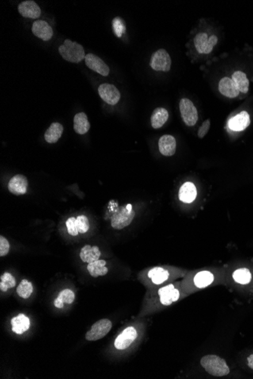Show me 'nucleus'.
<instances>
[{
    "mask_svg": "<svg viewBox=\"0 0 253 379\" xmlns=\"http://www.w3.org/2000/svg\"><path fill=\"white\" fill-rule=\"evenodd\" d=\"M169 112L166 108H155L151 116L152 127L154 129H159L169 120Z\"/></svg>",
    "mask_w": 253,
    "mask_h": 379,
    "instance_id": "4be33fe9",
    "label": "nucleus"
},
{
    "mask_svg": "<svg viewBox=\"0 0 253 379\" xmlns=\"http://www.w3.org/2000/svg\"><path fill=\"white\" fill-rule=\"evenodd\" d=\"M250 115L247 112H243L237 114L228 121L230 129L234 131H243L250 126Z\"/></svg>",
    "mask_w": 253,
    "mask_h": 379,
    "instance_id": "4468645a",
    "label": "nucleus"
},
{
    "mask_svg": "<svg viewBox=\"0 0 253 379\" xmlns=\"http://www.w3.org/2000/svg\"><path fill=\"white\" fill-rule=\"evenodd\" d=\"M148 276L153 283L160 285L169 279V273L163 268L155 267L149 272Z\"/></svg>",
    "mask_w": 253,
    "mask_h": 379,
    "instance_id": "a878e982",
    "label": "nucleus"
},
{
    "mask_svg": "<svg viewBox=\"0 0 253 379\" xmlns=\"http://www.w3.org/2000/svg\"><path fill=\"white\" fill-rule=\"evenodd\" d=\"M211 122L210 120H206L203 122V124L201 127H200L198 131V136L200 139L205 137L206 136V134L208 133V131L210 129Z\"/></svg>",
    "mask_w": 253,
    "mask_h": 379,
    "instance_id": "c9c22d12",
    "label": "nucleus"
},
{
    "mask_svg": "<svg viewBox=\"0 0 253 379\" xmlns=\"http://www.w3.org/2000/svg\"><path fill=\"white\" fill-rule=\"evenodd\" d=\"M16 285V279L11 273H5L1 276L0 282V290L2 292H7L9 288H14Z\"/></svg>",
    "mask_w": 253,
    "mask_h": 379,
    "instance_id": "c756f323",
    "label": "nucleus"
},
{
    "mask_svg": "<svg viewBox=\"0 0 253 379\" xmlns=\"http://www.w3.org/2000/svg\"><path fill=\"white\" fill-rule=\"evenodd\" d=\"M64 303H63L62 300H59L58 297H57V298L55 299V301H54V305H55V307H57V308H59V309H61V308L64 307Z\"/></svg>",
    "mask_w": 253,
    "mask_h": 379,
    "instance_id": "4c0bfd02",
    "label": "nucleus"
},
{
    "mask_svg": "<svg viewBox=\"0 0 253 379\" xmlns=\"http://www.w3.org/2000/svg\"><path fill=\"white\" fill-rule=\"evenodd\" d=\"M194 45L199 53L209 54L213 49V47L208 43V34L203 32L195 36Z\"/></svg>",
    "mask_w": 253,
    "mask_h": 379,
    "instance_id": "412c9836",
    "label": "nucleus"
},
{
    "mask_svg": "<svg viewBox=\"0 0 253 379\" xmlns=\"http://www.w3.org/2000/svg\"><path fill=\"white\" fill-rule=\"evenodd\" d=\"M159 148L164 156H172L176 151V139L170 135H164L159 139Z\"/></svg>",
    "mask_w": 253,
    "mask_h": 379,
    "instance_id": "2eb2a0df",
    "label": "nucleus"
},
{
    "mask_svg": "<svg viewBox=\"0 0 253 379\" xmlns=\"http://www.w3.org/2000/svg\"><path fill=\"white\" fill-rule=\"evenodd\" d=\"M112 327V323L109 319H102L97 321V323L90 328V330L86 332V339L89 342H93L104 338L110 331Z\"/></svg>",
    "mask_w": 253,
    "mask_h": 379,
    "instance_id": "20e7f679",
    "label": "nucleus"
},
{
    "mask_svg": "<svg viewBox=\"0 0 253 379\" xmlns=\"http://www.w3.org/2000/svg\"><path fill=\"white\" fill-rule=\"evenodd\" d=\"M63 130L64 129L62 124L59 123H52L46 131L44 135L46 141L51 144L57 143L62 136Z\"/></svg>",
    "mask_w": 253,
    "mask_h": 379,
    "instance_id": "5701e85b",
    "label": "nucleus"
},
{
    "mask_svg": "<svg viewBox=\"0 0 253 379\" xmlns=\"http://www.w3.org/2000/svg\"><path fill=\"white\" fill-rule=\"evenodd\" d=\"M150 66L156 71H169L171 67V59L167 51L161 49L154 52L150 59Z\"/></svg>",
    "mask_w": 253,
    "mask_h": 379,
    "instance_id": "39448f33",
    "label": "nucleus"
},
{
    "mask_svg": "<svg viewBox=\"0 0 253 379\" xmlns=\"http://www.w3.org/2000/svg\"><path fill=\"white\" fill-rule=\"evenodd\" d=\"M219 89L223 96L228 97V98H235L239 93L235 82L233 81L232 79L227 78V77L220 80L219 82Z\"/></svg>",
    "mask_w": 253,
    "mask_h": 379,
    "instance_id": "dca6fc26",
    "label": "nucleus"
},
{
    "mask_svg": "<svg viewBox=\"0 0 253 379\" xmlns=\"http://www.w3.org/2000/svg\"><path fill=\"white\" fill-rule=\"evenodd\" d=\"M66 227H67V232L72 236H76L79 233L77 226H76L75 217L68 218L67 221H66Z\"/></svg>",
    "mask_w": 253,
    "mask_h": 379,
    "instance_id": "72a5a7b5",
    "label": "nucleus"
},
{
    "mask_svg": "<svg viewBox=\"0 0 253 379\" xmlns=\"http://www.w3.org/2000/svg\"><path fill=\"white\" fill-rule=\"evenodd\" d=\"M181 117L186 126L193 127L198 120V112L195 105L188 99H182L180 101Z\"/></svg>",
    "mask_w": 253,
    "mask_h": 379,
    "instance_id": "423d86ee",
    "label": "nucleus"
},
{
    "mask_svg": "<svg viewBox=\"0 0 253 379\" xmlns=\"http://www.w3.org/2000/svg\"><path fill=\"white\" fill-rule=\"evenodd\" d=\"M200 363L207 372L216 377H222L230 373L227 363L219 356H205L201 359Z\"/></svg>",
    "mask_w": 253,
    "mask_h": 379,
    "instance_id": "f257e3e1",
    "label": "nucleus"
},
{
    "mask_svg": "<svg viewBox=\"0 0 253 379\" xmlns=\"http://www.w3.org/2000/svg\"><path fill=\"white\" fill-rule=\"evenodd\" d=\"M135 216V212L134 210L129 211L126 206L119 207L114 211L111 218V224L115 230H122L131 224Z\"/></svg>",
    "mask_w": 253,
    "mask_h": 379,
    "instance_id": "7ed1b4c3",
    "label": "nucleus"
},
{
    "mask_svg": "<svg viewBox=\"0 0 253 379\" xmlns=\"http://www.w3.org/2000/svg\"><path fill=\"white\" fill-rule=\"evenodd\" d=\"M247 364H248L249 367L253 370V354H251V355L247 358Z\"/></svg>",
    "mask_w": 253,
    "mask_h": 379,
    "instance_id": "58836bf2",
    "label": "nucleus"
},
{
    "mask_svg": "<svg viewBox=\"0 0 253 379\" xmlns=\"http://www.w3.org/2000/svg\"><path fill=\"white\" fill-rule=\"evenodd\" d=\"M17 9L21 16L28 18H37L41 15V9L39 7V5L34 1L31 0L21 2L19 4Z\"/></svg>",
    "mask_w": 253,
    "mask_h": 379,
    "instance_id": "9b49d317",
    "label": "nucleus"
},
{
    "mask_svg": "<svg viewBox=\"0 0 253 379\" xmlns=\"http://www.w3.org/2000/svg\"><path fill=\"white\" fill-rule=\"evenodd\" d=\"M59 51L65 60L72 63H79L86 56L83 47L70 40H65L64 44L59 47Z\"/></svg>",
    "mask_w": 253,
    "mask_h": 379,
    "instance_id": "f03ea898",
    "label": "nucleus"
},
{
    "mask_svg": "<svg viewBox=\"0 0 253 379\" xmlns=\"http://www.w3.org/2000/svg\"><path fill=\"white\" fill-rule=\"evenodd\" d=\"M58 298L62 300L64 304H71L75 298V295L70 289H64L59 294Z\"/></svg>",
    "mask_w": 253,
    "mask_h": 379,
    "instance_id": "473e14b6",
    "label": "nucleus"
},
{
    "mask_svg": "<svg viewBox=\"0 0 253 379\" xmlns=\"http://www.w3.org/2000/svg\"><path fill=\"white\" fill-rule=\"evenodd\" d=\"M160 301L163 305L169 306L179 299L180 293L174 285H169L163 287L159 290Z\"/></svg>",
    "mask_w": 253,
    "mask_h": 379,
    "instance_id": "ddd939ff",
    "label": "nucleus"
},
{
    "mask_svg": "<svg viewBox=\"0 0 253 379\" xmlns=\"http://www.w3.org/2000/svg\"><path fill=\"white\" fill-rule=\"evenodd\" d=\"M112 28H113L114 33H116L118 37H121L123 33L126 31L125 25L124 21L121 17H116L112 21Z\"/></svg>",
    "mask_w": 253,
    "mask_h": 379,
    "instance_id": "2f4dec72",
    "label": "nucleus"
},
{
    "mask_svg": "<svg viewBox=\"0 0 253 379\" xmlns=\"http://www.w3.org/2000/svg\"><path fill=\"white\" fill-rule=\"evenodd\" d=\"M137 338V332L132 326L126 328L125 330L116 338L115 346L118 350H125L131 346Z\"/></svg>",
    "mask_w": 253,
    "mask_h": 379,
    "instance_id": "6e6552de",
    "label": "nucleus"
},
{
    "mask_svg": "<svg viewBox=\"0 0 253 379\" xmlns=\"http://www.w3.org/2000/svg\"><path fill=\"white\" fill-rule=\"evenodd\" d=\"M90 124L87 116L84 112L77 114L74 117V130L80 135H84L89 131Z\"/></svg>",
    "mask_w": 253,
    "mask_h": 379,
    "instance_id": "aec40b11",
    "label": "nucleus"
},
{
    "mask_svg": "<svg viewBox=\"0 0 253 379\" xmlns=\"http://www.w3.org/2000/svg\"><path fill=\"white\" fill-rule=\"evenodd\" d=\"M33 285L31 284V281L27 280H23L17 286L16 292L20 297L27 299L29 298L31 294L33 292Z\"/></svg>",
    "mask_w": 253,
    "mask_h": 379,
    "instance_id": "c85d7f7f",
    "label": "nucleus"
},
{
    "mask_svg": "<svg viewBox=\"0 0 253 379\" xmlns=\"http://www.w3.org/2000/svg\"><path fill=\"white\" fill-rule=\"evenodd\" d=\"M106 262L103 260H98L94 262L88 264L87 269L90 276L94 278H97L99 276H105L109 272V269L105 266Z\"/></svg>",
    "mask_w": 253,
    "mask_h": 379,
    "instance_id": "b1692460",
    "label": "nucleus"
},
{
    "mask_svg": "<svg viewBox=\"0 0 253 379\" xmlns=\"http://www.w3.org/2000/svg\"><path fill=\"white\" fill-rule=\"evenodd\" d=\"M98 91L101 99L109 105H116L121 99V93L114 85L109 83L101 84Z\"/></svg>",
    "mask_w": 253,
    "mask_h": 379,
    "instance_id": "0eeeda50",
    "label": "nucleus"
},
{
    "mask_svg": "<svg viewBox=\"0 0 253 379\" xmlns=\"http://www.w3.org/2000/svg\"><path fill=\"white\" fill-rule=\"evenodd\" d=\"M28 181L26 177L17 174L11 178L8 185L9 192L16 196L24 195L28 190Z\"/></svg>",
    "mask_w": 253,
    "mask_h": 379,
    "instance_id": "9d476101",
    "label": "nucleus"
},
{
    "mask_svg": "<svg viewBox=\"0 0 253 379\" xmlns=\"http://www.w3.org/2000/svg\"><path fill=\"white\" fill-rule=\"evenodd\" d=\"M84 59L86 66L95 72L98 73L100 75L104 77L109 75V66L97 55L89 53L85 56Z\"/></svg>",
    "mask_w": 253,
    "mask_h": 379,
    "instance_id": "1a4fd4ad",
    "label": "nucleus"
},
{
    "mask_svg": "<svg viewBox=\"0 0 253 379\" xmlns=\"http://www.w3.org/2000/svg\"><path fill=\"white\" fill-rule=\"evenodd\" d=\"M197 196V188L192 182H186L179 190V199L185 203H191Z\"/></svg>",
    "mask_w": 253,
    "mask_h": 379,
    "instance_id": "a211bd4d",
    "label": "nucleus"
},
{
    "mask_svg": "<svg viewBox=\"0 0 253 379\" xmlns=\"http://www.w3.org/2000/svg\"><path fill=\"white\" fill-rule=\"evenodd\" d=\"M218 40L219 39L216 35H212L210 37L208 38V43H210L213 47L217 44Z\"/></svg>",
    "mask_w": 253,
    "mask_h": 379,
    "instance_id": "e433bc0d",
    "label": "nucleus"
},
{
    "mask_svg": "<svg viewBox=\"0 0 253 379\" xmlns=\"http://www.w3.org/2000/svg\"><path fill=\"white\" fill-rule=\"evenodd\" d=\"M214 276L208 271H202L194 277V283L198 288H205L213 282Z\"/></svg>",
    "mask_w": 253,
    "mask_h": 379,
    "instance_id": "bb28decb",
    "label": "nucleus"
},
{
    "mask_svg": "<svg viewBox=\"0 0 253 379\" xmlns=\"http://www.w3.org/2000/svg\"><path fill=\"white\" fill-rule=\"evenodd\" d=\"M32 32L36 37L43 41H49L53 36V31L48 23L45 21H36L34 22Z\"/></svg>",
    "mask_w": 253,
    "mask_h": 379,
    "instance_id": "f8f14e48",
    "label": "nucleus"
},
{
    "mask_svg": "<svg viewBox=\"0 0 253 379\" xmlns=\"http://www.w3.org/2000/svg\"><path fill=\"white\" fill-rule=\"evenodd\" d=\"M233 278L237 283L246 285L251 281L252 275L250 270L246 268L236 269L233 274Z\"/></svg>",
    "mask_w": 253,
    "mask_h": 379,
    "instance_id": "cd10ccee",
    "label": "nucleus"
},
{
    "mask_svg": "<svg viewBox=\"0 0 253 379\" xmlns=\"http://www.w3.org/2000/svg\"><path fill=\"white\" fill-rule=\"evenodd\" d=\"M10 249V245L8 242L7 239L4 238L3 236H0V256L4 257L7 255Z\"/></svg>",
    "mask_w": 253,
    "mask_h": 379,
    "instance_id": "f704fd0d",
    "label": "nucleus"
},
{
    "mask_svg": "<svg viewBox=\"0 0 253 379\" xmlns=\"http://www.w3.org/2000/svg\"><path fill=\"white\" fill-rule=\"evenodd\" d=\"M11 324H12V331L17 335H21L29 330L31 321L24 314L20 313L14 318H12Z\"/></svg>",
    "mask_w": 253,
    "mask_h": 379,
    "instance_id": "f3484780",
    "label": "nucleus"
},
{
    "mask_svg": "<svg viewBox=\"0 0 253 379\" xmlns=\"http://www.w3.org/2000/svg\"><path fill=\"white\" fill-rule=\"evenodd\" d=\"M76 226L79 233H86L90 229L89 220L84 215H80L76 218Z\"/></svg>",
    "mask_w": 253,
    "mask_h": 379,
    "instance_id": "7c9ffc66",
    "label": "nucleus"
},
{
    "mask_svg": "<svg viewBox=\"0 0 253 379\" xmlns=\"http://www.w3.org/2000/svg\"><path fill=\"white\" fill-rule=\"evenodd\" d=\"M100 256H101V252L99 247L97 246L92 247L89 245H86L84 247H82L80 253V258L82 261L88 264L98 261Z\"/></svg>",
    "mask_w": 253,
    "mask_h": 379,
    "instance_id": "6ab92c4d",
    "label": "nucleus"
},
{
    "mask_svg": "<svg viewBox=\"0 0 253 379\" xmlns=\"http://www.w3.org/2000/svg\"><path fill=\"white\" fill-rule=\"evenodd\" d=\"M232 80L237 87L239 93H247L250 86V81L246 77V74L241 70L235 71L232 75Z\"/></svg>",
    "mask_w": 253,
    "mask_h": 379,
    "instance_id": "393cba45",
    "label": "nucleus"
}]
</instances>
